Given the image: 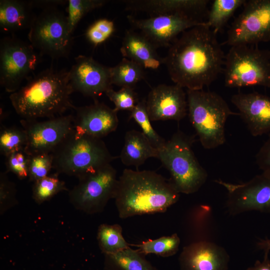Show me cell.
<instances>
[{"label":"cell","instance_id":"1","mask_svg":"<svg viewBox=\"0 0 270 270\" xmlns=\"http://www.w3.org/2000/svg\"><path fill=\"white\" fill-rule=\"evenodd\" d=\"M216 34L205 22L184 32L168 47L164 64L175 84L203 90L223 72L226 54Z\"/></svg>","mask_w":270,"mask_h":270},{"label":"cell","instance_id":"2","mask_svg":"<svg viewBox=\"0 0 270 270\" xmlns=\"http://www.w3.org/2000/svg\"><path fill=\"white\" fill-rule=\"evenodd\" d=\"M179 198L170 180L156 172L126 168L118 179L114 199L119 217L124 219L164 212Z\"/></svg>","mask_w":270,"mask_h":270},{"label":"cell","instance_id":"3","mask_svg":"<svg viewBox=\"0 0 270 270\" xmlns=\"http://www.w3.org/2000/svg\"><path fill=\"white\" fill-rule=\"evenodd\" d=\"M26 80V84L10 96L13 108L22 119H48L75 108L70 99L73 90L68 70L49 68Z\"/></svg>","mask_w":270,"mask_h":270},{"label":"cell","instance_id":"4","mask_svg":"<svg viewBox=\"0 0 270 270\" xmlns=\"http://www.w3.org/2000/svg\"><path fill=\"white\" fill-rule=\"evenodd\" d=\"M52 154L56 173L77 178L110 164L116 158L102 138L78 133L74 129Z\"/></svg>","mask_w":270,"mask_h":270},{"label":"cell","instance_id":"5","mask_svg":"<svg viewBox=\"0 0 270 270\" xmlns=\"http://www.w3.org/2000/svg\"><path fill=\"white\" fill-rule=\"evenodd\" d=\"M188 112L199 140L206 149H213L226 142L225 124L231 115L226 101L210 91L186 90Z\"/></svg>","mask_w":270,"mask_h":270},{"label":"cell","instance_id":"6","mask_svg":"<svg viewBox=\"0 0 270 270\" xmlns=\"http://www.w3.org/2000/svg\"><path fill=\"white\" fill-rule=\"evenodd\" d=\"M194 142V136L178 130L158 150V158L169 172V180L179 193L196 192L208 178L192 150Z\"/></svg>","mask_w":270,"mask_h":270},{"label":"cell","instance_id":"7","mask_svg":"<svg viewBox=\"0 0 270 270\" xmlns=\"http://www.w3.org/2000/svg\"><path fill=\"white\" fill-rule=\"evenodd\" d=\"M223 72L228 88H270V50L258 44L232 46L225 55Z\"/></svg>","mask_w":270,"mask_h":270},{"label":"cell","instance_id":"8","mask_svg":"<svg viewBox=\"0 0 270 270\" xmlns=\"http://www.w3.org/2000/svg\"><path fill=\"white\" fill-rule=\"evenodd\" d=\"M66 16L56 6L36 16L28 33L30 43L40 54L56 59L68 56L72 43Z\"/></svg>","mask_w":270,"mask_h":270},{"label":"cell","instance_id":"9","mask_svg":"<svg viewBox=\"0 0 270 270\" xmlns=\"http://www.w3.org/2000/svg\"><path fill=\"white\" fill-rule=\"evenodd\" d=\"M78 178L68 193L71 204L88 214L102 212L114 198L118 182L115 168L110 164Z\"/></svg>","mask_w":270,"mask_h":270},{"label":"cell","instance_id":"10","mask_svg":"<svg viewBox=\"0 0 270 270\" xmlns=\"http://www.w3.org/2000/svg\"><path fill=\"white\" fill-rule=\"evenodd\" d=\"M38 56L30 43L14 36H6L0 42V84L12 94L20 88L36 66Z\"/></svg>","mask_w":270,"mask_h":270},{"label":"cell","instance_id":"11","mask_svg":"<svg viewBox=\"0 0 270 270\" xmlns=\"http://www.w3.org/2000/svg\"><path fill=\"white\" fill-rule=\"evenodd\" d=\"M222 46L258 44L270 41V0H246Z\"/></svg>","mask_w":270,"mask_h":270},{"label":"cell","instance_id":"12","mask_svg":"<svg viewBox=\"0 0 270 270\" xmlns=\"http://www.w3.org/2000/svg\"><path fill=\"white\" fill-rule=\"evenodd\" d=\"M215 182L227 191L226 204L232 214L251 210L270 213V172H262L250 180L231 184Z\"/></svg>","mask_w":270,"mask_h":270},{"label":"cell","instance_id":"13","mask_svg":"<svg viewBox=\"0 0 270 270\" xmlns=\"http://www.w3.org/2000/svg\"><path fill=\"white\" fill-rule=\"evenodd\" d=\"M27 142L24 152L28 156L52 154L74 129V116H60L46 120H20Z\"/></svg>","mask_w":270,"mask_h":270},{"label":"cell","instance_id":"14","mask_svg":"<svg viewBox=\"0 0 270 270\" xmlns=\"http://www.w3.org/2000/svg\"><path fill=\"white\" fill-rule=\"evenodd\" d=\"M127 19L134 30H138L156 48L169 47L186 30L205 24V21L181 14H171L138 19L132 16Z\"/></svg>","mask_w":270,"mask_h":270},{"label":"cell","instance_id":"15","mask_svg":"<svg viewBox=\"0 0 270 270\" xmlns=\"http://www.w3.org/2000/svg\"><path fill=\"white\" fill-rule=\"evenodd\" d=\"M68 70L70 84L74 92L97 100L112 88L110 67L104 66L92 57L80 55Z\"/></svg>","mask_w":270,"mask_h":270},{"label":"cell","instance_id":"16","mask_svg":"<svg viewBox=\"0 0 270 270\" xmlns=\"http://www.w3.org/2000/svg\"><path fill=\"white\" fill-rule=\"evenodd\" d=\"M151 121H180L188 113L186 94L178 84H160L154 87L146 100Z\"/></svg>","mask_w":270,"mask_h":270},{"label":"cell","instance_id":"17","mask_svg":"<svg viewBox=\"0 0 270 270\" xmlns=\"http://www.w3.org/2000/svg\"><path fill=\"white\" fill-rule=\"evenodd\" d=\"M74 110V129L78 133L102 138L118 126V112L97 100L90 105L76 107Z\"/></svg>","mask_w":270,"mask_h":270},{"label":"cell","instance_id":"18","mask_svg":"<svg viewBox=\"0 0 270 270\" xmlns=\"http://www.w3.org/2000/svg\"><path fill=\"white\" fill-rule=\"evenodd\" d=\"M230 100L252 136L270 132V96L258 92H238Z\"/></svg>","mask_w":270,"mask_h":270},{"label":"cell","instance_id":"19","mask_svg":"<svg viewBox=\"0 0 270 270\" xmlns=\"http://www.w3.org/2000/svg\"><path fill=\"white\" fill-rule=\"evenodd\" d=\"M229 256L222 246L200 241L185 246L179 258L181 270H228Z\"/></svg>","mask_w":270,"mask_h":270},{"label":"cell","instance_id":"20","mask_svg":"<svg viewBox=\"0 0 270 270\" xmlns=\"http://www.w3.org/2000/svg\"><path fill=\"white\" fill-rule=\"evenodd\" d=\"M210 1L208 0H130L125 1L126 9L142 12L150 16L181 14L200 19Z\"/></svg>","mask_w":270,"mask_h":270},{"label":"cell","instance_id":"21","mask_svg":"<svg viewBox=\"0 0 270 270\" xmlns=\"http://www.w3.org/2000/svg\"><path fill=\"white\" fill-rule=\"evenodd\" d=\"M156 48L142 34L133 29L126 30L120 49L122 56L140 65L144 70H158L164 58Z\"/></svg>","mask_w":270,"mask_h":270},{"label":"cell","instance_id":"22","mask_svg":"<svg viewBox=\"0 0 270 270\" xmlns=\"http://www.w3.org/2000/svg\"><path fill=\"white\" fill-rule=\"evenodd\" d=\"M158 150L142 132L130 130L125 134L120 158L126 166L138 168L150 158H158Z\"/></svg>","mask_w":270,"mask_h":270},{"label":"cell","instance_id":"23","mask_svg":"<svg viewBox=\"0 0 270 270\" xmlns=\"http://www.w3.org/2000/svg\"><path fill=\"white\" fill-rule=\"evenodd\" d=\"M30 1L1 0L0 28L4 32H13L30 28L35 16Z\"/></svg>","mask_w":270,"mask_h":270},{"label":"cell","instance_id":"24","mask_svg":"<svg viewBox=\"0 0 270 270\" xmlns=\"http://www.w3.org/2000/svg\"><path fill=\"white\" fill-rule=\"evenodd\" d=\"M104 255L106 270H154L138 250L130 248Z\"/></svg>","mask_w":270,"mask_h":270},{"label":"cell","instance_id":"25","mask_svg":"<svg viewBox=\"0 0 270 270\" xmlns=\"http://www.w3.org/2000/svg\"><path fill=\"white\" fill-rule=\"evenodd\" d=\"M144 70L139 64L123 58L117 65L110 68L112 84L134 88L136 84L144 78Z\"/></svg>","mask_w":270,"mask_h":270},{"label":"cell","instance_id":"26","mask_svg":"<svg viewBox=\"0 0 270 270\" xmlns=\"http://www.w3.org/2000/svg\"><path fill=\"white\" fill-rule=\"evenodd\" d=\"M246 0H214L208 12L206 24L217 34L224 27L236 11Z\"/></svg>","mask_w":270,"mask_h":270},{"label":"cell","instance_id":"27","mask_svg":"<svg viewBox=\"0 0 270 270\" xmlns=\"http://www.w3.org/2000/svg\"><path fill=\"white\" fill-rule=\"evenodd\" d=\"M122 226L118 224H101L98 228L97 240L102 252L115 253L130 248L122 234Z\"/></svg>","mask_w":270,"mask_h":270},{"label":"cell","instance_id":"28","mask_svg":"<svg viewBox=\"0 0 270 270\" xmlns=\"http://www.w3.org/2000/svg\"><path fill=\"white\" fill-rule=\"evenodd\" d=\"M64 190H68L65 182L56 172L34 182L32 196L34 202L40 204Z\"/></svg>","mask_w":270,"mask_h":270},{"label":"cell","instance_id":"29","mask_svg":"<svg viewBox=\"0 0 270 270\" xmlns=\"http://www.w3.org/2000/svg\"><path fill=\"white\" fill-rule=\"evenodd\" d=\"M180 238L176 234L163 236L158 239L149 240L138 245L142 254H154L162 257L175 254L178 251Z\"/></svg>","mask_w":270,"mask_h":270},{"label":"cell","instance_id":"30","mask_svg":"<svg viewBox=\"0 0 270 270\" xmlns=\"http://www.w3.org/2000/svg\"><path fill=\"white\" fill-rule=\"evenodd\" d=\"M134 119L139 125L142 132L152 146L159 150L165 144L166 140L154 129L146 107V100L140 101L130 112L129 119Z\"/></svg>","mask_w":270,"mask_h":270},{"label":"cell","instance_id":"31","mask_svg":"<svg viewBox=\"0 0 270 270\" xmlns=\"http://www.w3.org/2000/svg\"><path fill=\"white\" fill-rule=\"evenodd\" d=\"M27 142L23 128L0 126V150L6 156L14 152L24 150Z\"/></svg>","mask_w":270,"mask_h":270},{"label":"cell","instance_id":"32","mask_svg":"<svg viewBox=\"0 0 270 270\" xmlns=\"http://www.w3.org/2000/svg\"><path fill=\"white\" fill-rule=\"evenodd\" d=\"M106 1L104 0H69L66 16L68 28L72 34L80 20L92 10L102 7Z\"/></svg>","mask_w":270,"mask_h":270},{"label":"cell","instance_id":"33","mask_svg":"<svg viewBox=\"0 0 270 270\" xmlns=\"http://www.w3.org/2000/svg\"><path fill=\"white\" fill-rule=\"evenodd\" d=\"M53 166L52 154H39L28 156L29 180L34 182L50 174Z\"/></svg>","mask_w":270,"mask_h":270},{"label":"cell","instance_id":"34","mask_svg":"<svg viewBox=\"0 0 270 270\" xmlns=\"http://www.w3.org/2000/svg\"><path fill=\"white\" fill-rule=\"evenodd\" d=\"M105 94L114 104V110L117 112L119 110L131 112L140 102L134 88H121L118 91H115L112 88Z\"/></svg>","mask_w":270,"mask_h":270},{"label":"cell","instance_id":"35","mask_svg":"<svg viewBox=\"0 0 270 270\" xmlns=\"http://www.w3.org/2000/svg\"><path fill=\"white\" fill-rule=\"evenodd\" d=\"M7 172L0 174V214H3L8 210L18 204L16 190L14 182L10 181Z\"/></svg>","mask_w":270,"mask_h":270},{"label":"cell","instance_id":"36","mask_svg":"<svg viewBox=\"0 0 270 270\" xmlns=\"http://www.w3.org/2000/svg\"><path fill=\"white\" fill-rule=\"evenodd\" d=\"M7 172H12L20 180L28 178V156L24 150L12 153L6 156Z\"/></svg>","mask_w":270,"mask_h":270},{"label":"cell","instance_id":"37","mask_svg":"<svg viewBox=\"0 0 270 270\" xmlns=\"http://www.w3.org/2000/svg\"><path fill=\"white\" fill-rule=\"evenodd\" d=\"M256 162L262 172H270V134L256 154Z\"/></svg>","mask_w":270,"mask_h":270},{"label":"cell","instance_id":"38","mask_svg":"<svg viewBox=\"0 0 270 270\" xmlns=\"http://www.w3.org/2000/svg\"><path fill=\"white\" fill-rule=\"evenodd\" d=\"M92 24L108 39L115 30L114 22L106 18H100L94 22Z\"/></svg>","mask_w":270,"mask_h":270},{"label":"cell","instance_id":"39","mask_svg":"<svg viewBox=\"0 0 270 270\" xmlns=\"http://www.w3.org/2000/svg\"><path fill=\"white\" fill-rule=\"evenodd\" d=\"M86 36L91 44L96 46L108 40L92 24L86 30Z\"/></svg>","mask_w":270,"mask_h":270},{"label":"cell","instance_id":"40","mask_svg":"<svg viewBox=\"0 0 270 270\" xmlns=\"http://www.w3.org/2000/svg\"><path fill=\"white\" fill-rule=\"evenodd\" d=\"M246 270H270V260L268 253H264L262 261L256 260L254 265Z\"/></svg>","mask_w":270,"mask_h":270},{"label":"cell","instance_id":"41","mask_svg":"<svg viewBox=\"0 0 270 270\" xmlns=\"http://www.w3.org/2000/svg\"><path fill=\"white\" fill-rule=\"evenodd\" d=\"M256 245L258 248L264 250V253H269L270 251V238L260 240Z\"/></svg>","mask_w":270,"mask_h":270}]
</instances>
